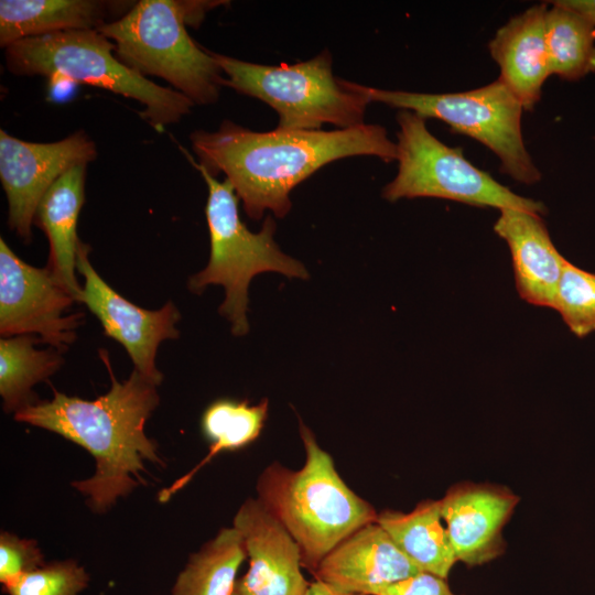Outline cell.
<instances>
[{
    "label": "cell",
    "instance_id": "5bb4252c",
    "mask_svg": "<svg viewBox=\"0 0 595 595\" xmlns=\"http://www.w3.org/2000/svg\"><path fill=\"white\" fill-rule=\"evenodd\" d=\"M519 497L499 485L461 483L440 499L456 560L474 566L490 562L505 550L502 529Z\"/></svg>",
    "mask_w": 595,
    "mask_h": 595
},
{
    "label": "cell",
    "instance_id": "7a4b0ae2",
    "mask_svg": "<svg viewBox=\"0 0 595 595\" xmlns=\"http://www.w3.org/2000/svg\"><path fill=\"white\" fill-rule=\"evenodd\" d=\"M101 359L111 376V387L105 394L85 400L54 390L51 400L14 413L15 421L57 433L95 457L94 475L72 484L87 497L95 512L107 511L119 497L145 484L141 476L145 462L164 465L155 442L144 432L159 404L156 385L136 369L128 379L118 381L108 357L101 355Z\"/></svg>",
    "mask_w": 595,
    "mask_h": 595
},
{
    "label": "cell",
    "instance_id": "9a60e30c",
    "mask_svg": "<svg viewBox=\"0 0 595 595\" xmlns=\"http://www.w3.org/2000/svg\"><path fill=\"white\" fill-rule=\"evenodd\" d=\"M420 572L375 521L340 541L312 575L342 592L374 595Z\"/></svg>",
    "mask_w": 595,
    "mask_h": 595
},
{
    "label": "cell",
    "instance_id": "f1b7e54d",
    "mask_svg": "<svg viewBox=\"0 0 595 595\" xmlns=\"http://www.w3.org/2000/svg\"><path fill=\"white\" fill-rule=\"evenodd\" d=\"M558 2L582 14L595 26V0H559Z\"/></svg>",
    "mask_w": 595,
    "mask_h": 595
},
{
    "label": "cell",
    "instance_id": "484cf974",
    "mask_svg": "<svg viewBox=\"0 0 595 595\" xmlns=\"http://www.w3.org/2000/svg\"><path fill=\"white\" fill-rule=\"evenodd\" d=\"M85 569L73 560L44 564L4 585L8 595H78L88 585Z\"/></svg>",
    "mask_w": 595,
    "mask_h": 595
},
{
    "label": "cell",
    "instance_id": "4fadbf2b",
    "mask_svg": "<svg viewBox=\"0 0 595 595\" xmlns=\"http://www.w3.org/2000/svg\"><path fill=\"white\" fill-rule=\"evenodd\" d=\"M249 558L247 573L232 595H305L300 547L257 498L247 499L234 517Z\"/></svg>",
    "mask_w": 595,
    "mask_h": 595
},
{
    "label": "cell",
    "instance_id": "8992f818",
    "mask_svg": "<svg viewBox=\"0 0 595 595\" xmlns=\"http://www.w3.org/2000/svg\"><path fill=\"white\" fill-rule=\"evenodd\" d=\"M201 172L208 197L205 207L210 252L207 266L188 279V289L199 294L210 284L225 289L219 313L231 323L236 336L247 334L248 286L261 272L273 271L288 278L306 280L307 270L299 261L283 253L273 239L275 223L267 217L262 228L252 232L240 219L238 196L228 180L218 181L185 152Z\"/></svg>",
    "mask_w": 595,
    "mask_h": 595
},
{
    "label": "cell",
    "instance_id": "d6986e66",
    "mask_svg": "<svg viewBox=\"0 0 595 595\" xmlns=\"http://www.w3.org/2000/svg\"><path fill=\"white\" fill-rule=\"evenodd\" d=\"M127 2L95 0H1L0 45L73 30H98Z\"/></svg>",
    "mask_w": 595,
    "mask_h": 595
},
{
    "label": "cell",
    "instance_id": "ba28073f",
    "mask_svg": "<svg viewBox=\"0 0 595 595\" xmlns=\"http://www.w3.org/2000/svg\"><path fill=\"white\" fill-rule=\"evenodd\" d=\"M396 177L382 190L389 202L435 197L477 207L512 208L544 215L543 203L517 195L489 173L465 159L461 148H451L426 128L425 119L400 110Z\"/></svg>",
    "mask_w": 595,
    "mask_h": 595
},
{
    "label": "cell",
    "instance_id": "d4e9b609",
    "mask_svg": "<svg viewBox=\"0 0 595 595\" xmlns=\"http://www.w3.org/2000/svg\"><path fill=\"white\" fill-rule=\"evenodd\" d=\"M577 337L595 332V274L565 260L554 305Z\"/></svg>",
    "mask_w": 595,
    "mask_h": 595
},
{
    "label": "cell",
    "instance_id": "7c38bea8",
    "mask_svg": "<svg viewBox=\"0 0 595 595\" xmlns=\"http://www.w3.org/2000/svg\"><path fill=\"white\" fill-rule=\"evenodd\" d=\"M89 250L79 241L76 269L84 278L79 303L96 315L108 337L125 347L134 369L159 386L163 375L155 365L158 347L163 340L180 336V311L172 301L151 311L125 299L97 273L89 261Z\"/></svg>",
    "mask_w": 595,
    "mask_h": 595
},
{
    "label": "cell",
    "instance_id": "603a6c76",
    "mask_svg": "<svg viewBox=\"0 0 595 595\" xmlns=\"http://www.w3.org/2000/svg\"><path fill=\"white\" fill-rule=\"evenodd\" d=\"M39 340L33 335L0 340V394L6 412L15 413L37 402L32 388L56 372L64 361L55 348H35Z\"/></svg>",
    "mask_w": 595,
    "mask_h": 595
},
{
    "label": "cell",
    "instance_id": "ac0fdd59",
    "mask_svg": "<svg viewBox=\"0 0 595 595\" xmlns=\"http://www.w3.org/2000/svg\"><path fill=\"white\" fill-rule=\"evenodd\" d=\"M86 164L73 166L58 177L39 203L34 224L46 235L50 252L46 268L80 301L82 286L75 275L79 238L77 220L85 202Z\"/></svg>",
    "mask_w": 595,
    "mask_h": 595
},
{
    "label": "cell",
    "instance_id": "30bf717a",
    "mask_svg": "<svg viewBox=\"0 0 595 595\" xmlns=\"http://www.w3.org/2000/svg\"><path fill=\"white\" fill-rule=\"evenodd\" d=\"M76 302L47 268L20 259L0 238V334L33 335L60 351L76 339L82 313H69Z\"/></svg>",
    "mask_w": 595,
    "mask_h": 595
},
{
    "label": "cell",
    "instance_id": "2e32d148",
    "mask_svg": "<svg viewBox=\"0 0 595 595\" xmlns=\"http://www.w3.org/2000/svg\"><path fill=\"white\" fill-rule=\"evenodd\" d=\"M494 230L509 247L521 299L532 305L553 309L566 259L553 245L541 215L504 208Z\"/></svg>",
    "mask_w": 595,
    "mask_h": 595
},
{
    "label": "cell",
    "instance_id": "44dd1931",
    "mask_svg": "<svg viewBox=\"0 0 595 595\" xmlns=\"http://www.w3.org/2000/svg\"><path fill=\"white\" fill-rule=\"evenodd\" d=\"M268 409V399L256 404L247 400L231 399H219L210 403L204 411L201 422L203 434L210 442L207 456L190 473L161 490L159 500L167 501L215 455L224 451L242 448L257 440L267 420Z\"/></svg>",
    "mask_w": 595,
    "mask_h": 595
},
{
    "label": "cell",
    "instance_id": "3957f363",
    "mask_svg": "<svg viewBox=\"0 0 595 595\" xmlns=\"http://www.w3.org/2000/svg\"><path fill=\"white\" fill-rule=\"evenodd\" d=\"M299 431L305 451L300 469L273 462L260 474L257 499L298 543L302 566L311 574L345 538L375 522L378 512L338 474L332 456L302 422Z\"/></svg>",
    "mask_w": 595,
    "mask_h": 595
},
{
    "label": "cell",
    "instance_id": "f546056e",
    "mask_svg": "<svg viewBox=\"0 0 595 595\" xmlns=\"http://www.w3.org/2000/svg\"><path fill=\"white\" fill-rule=\"evenodd\" d=\"M305 595H360V594L342 592V591L333 588L332 586L321 581L315 580L314 582L310 583V586Z\"/></svg>",
    "mask_w": 595,
    "mask_h": 595
},
{
    "label": "cell",
    "instance_id": "52a82bcc",
    "mask_svg": "<svg viewBox=\"0 0 595 595\" xmlns=\"http://www.w3.org/2000/svg\"><path fill=\"white\" fill-rule=\"evenodd\" d=\"M225 86L260 99L278 113V129L322 130L323 125L349 129L364 125L370 104L360 84L336 78L327 50L315 57L281 65H262L212 52Z\"/></svg>",
    "mask_w": 595,
    "mask_h": 595
},
{
    "label": "cell",
    "instance_id": "9c48e42d",
    "mask_svg": "<svg viewBox=\"0 0 595 595\" xmlns=\"http://www.w3.org/2000/svg\"><path fill=\"white\" fill-rule=\"evenodd\" d=\"M370 102H381L420 117L447 123L487 148L500 161V170L517 182L533 184L541 173L528 153L521 131L523 107L511 90L497 80L467 91L424 94L386 90L360 85Z\"/></svg>",
    "mask_w": 595,
    "mask_h": 595
},
{
    "label": "cell",
    "instance_id": "83f0119b",
    "mask_svg": "<svg viewBox=\"0 0 595 595\" xmlns=\"http://www.w3.org/2000/svg\"><path fill=\"white\" fill-rule=\"evenodd\" d=\"M374 595H456L446 578L420 572L377 591Z\"/></svg>",
    "mask_w": 595,
    "mask_h": 595
},
{
    "label": "cell",
    "instance_id": "6da1fadb",
    "mask_svg": "<svg viewBox=\"0 0 595 595\" xmlns=\"http://www.w3.org/2000/svg\"><path fill=\"white\" fill-rule=\"evenodd\" d=\"M190 140L198 164L213 176L223 172L246 214L256 220L267 209L284 217L292 206V190L335 160L372 155L391 162L398 156L387 130L366 123L332 131L257 132L224 120L217 131L196 130Z\"/></svg>",
    "mask_w": 595,
    "mask_h": 595
},
{
    "label": "cell",
    "instance_id": "277c9868",
    "mask_svg": "<svg viewBox=\"0 0 595 595\" xmlns=\"http://www.w3.org/2000/svg\"><path fill=\"white\" fill-rule=\"evenodd\" d=\"M225 1L141 0L98 30L116 45L126 66L165 79L194 104H214L225 83L212 52L201 48L185 25L197 26Z\"/></svg>",
    "mask_w": 595,
    "mask_h": 595
},
{
    "label": "cell",
    "instance_id": "4316f807",
    "mask_svg": "<svg viewBox=\"0 0 595 595\" xmlns=\"http://www.w3.org/2000/svg\"><path fill=\"white\" fill-rule=\"evenodd\" d=\"M36 541L2 531L0 534V582L8 585L44 565Z\"/></svg>",
    "mask_w": 595,
    "mask_h": 595
},
{
    "label": "cell",
    "instance_id": "7402d4cb",
    "mask_svg": "<svg viewBox=\"0 0 595 595\" xmlns=\"http://www.w3.org/2000/svg\"><path fill=\"white\" fill-rule=\"evenodd\" d=\"M247 558L245 541L237 528H223L198 552L193 553L178 574L172 595H232L239 566Z\"/></svg>",
    "mask_w": 595,
    "mask_h": 595
},
{
    "label": "cell",
    "instance_id": "5b68a950",
    "mask_svg": "<svg viewBox=\"0 0 595 595\" xmlns=\"http://www.w3.org/2000/svg\"><path fill=\"white\" fill-rule=\"evenodd\" d=\"M115 51L99 30H73L19 40L4 48V57L14 75L64 77L136 99L144 106L142 119L158 131L191 111L190 98L126 66Z\"/></svg>",
    "mask_w": 595,
    "mask_h": 595
},
{
    "label": "cell",
    "instance_id": "8fae6325",
    "mask_svg": "<svg viewBox=\"0 0 595 595\" xmlns=\"http://www.w3.org/2000/svg\"><path fill=\"white\" fill-rule=\"evenodd\" d=\"M96 156V145L84 131L36 143L0 130V180L9 203V227L30 242L35 210L46 191L69 169Z\"/></svg>",
    "mask_w": 595,
    "mask_h": 595
},
{
    "label": "cell",
    "instance_id": "ffe728a7",
    "mask_svg": "<svg viewBox=\"0 0 595 595\" xmlns=\"http://www.w3.org/2000/svg\"><path fill=\"white\" fill-rule=\"evenodd\" d=\"M376 522L422 572L447 578L457 560L443 524L440 499L423 500L410 512L383 510Z\"/></svg>",
    "mask_w": 595,
    "mask_h": 595
},
{
    "label": "cell",
    "instance_id": "e0dca14e",
    "mask_svg": "<svg viewBox=\"0 0 595 595\" xmlns=\"http://www.w3.org/2000/svg\"><path fill=\"white\" fill-rule=\"evenodd\" d=\"M548 4H536L501 26L489 43L491 57L500 68L499 79L524 110H533L541 88L551 75L545 42Z\"/></svg>",
    "mask_w": 595,
    "mask_h": 595
},
{
    "label": "cell",
    "instance_id": "cb8c5ba5",
    "mask_svg": "<svg viewBox=\"0 0 595 595\" xmlns=\"http://www.w3.org/2000/svg\"><path fill=\"white\" fill-rule=\"evenodd\" d=\"M545 14V42L551 75L577 80L595 72V26L558 1Z\"/></svg>",
    "mask_w": 595,
    "mask_h": 595
}]
</instances>
